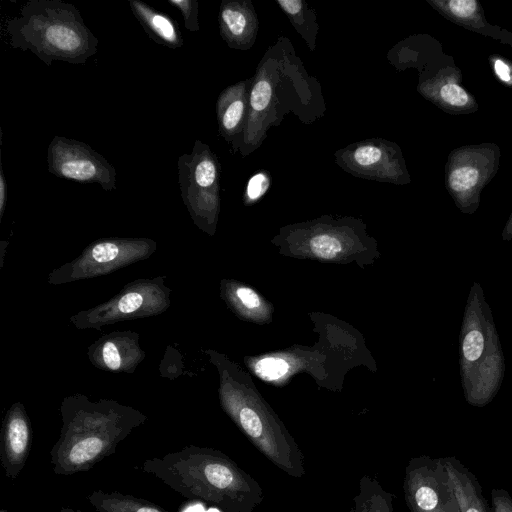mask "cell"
Segmentation results:
<instances>
[{"label":"cell","instance_id":"cell-11","mask_svg":"<svg viewBox=\"0 0 512 512\" xmlns=\"http://www.w3.org/2000/svg\"><path fill=\"white\" fill-rule=\"evenodd\" d=\"M48 171L56 177L116 189V170L100 153L82 141L54 136L47 149Z\"/></svg>","mask_w":512,"mask_h":512},{"label":"cell","instance_id":"cell-33","mask_svg":"<svg viewBox=\"0 0 512 512\" xmlns=\"http://www.w3.org/2000/svg\"><path fill=\"white\" fill-rule=\"evenodd\" d=\"M56 512H81V511L73 509V508L63 507V508H61L60 510H58Z\"/></svg>","mask_w":512,"mask_h":512},{"label":"cell","instance_id":"cell-16","mask_svg":"<svg viewBox=\"0 0 512 512\" xmlns=\"http://www.w3.org/2000/svg\"><path fill=\"white\" fill-rule=\"evenodd\" d=\"M252 79L226 87L218 96L216 116L219 134L230 144L242 135L248 115Z\"/></svg>","mask_w":512,"mask_h":512},{"label":"cell","instance_id":"cell-12","mask_svg":"<svg viewBox=\"0 0 512 512\" xmlns=\"http://www.w3.org/2000/svg\"><path fill=\"white\" fill-rule=\"evenodd\" d=\"M336 163L349 174L378 182L401 183L403 167L395 143L372 138L352 143L334 153Z\"/></svg>","mask_w":512,"mask_h":512},{"label":"cell","instance_id":"cell-5","mask_svg":"<svg viewBox=\"0 0 512 512\" xmlns=\"http://www.w3.org/2000/svg\"><path fill=\"white\" fill-rule=\"evenodd\" d=\"M459 365L466 402L479 408L489 404L501 387L505 359L490 306L477 282L470 288L464 309Z\"/></svg>","mask_w":512,"mask_h":512},{"label":"cell","instance_id":"cell-32","mask_svg":"<svg viewBox=\"0 0 512 512\" xmlns=\"http://www.w3.org/2000/svg\"><path fill=\"white\" fill-rule=\"evenodd\" d=\"M494 68L497 76L505 82H508L510 77V69L506 63L501 60H496L494 63Z\"/></svg>","mask_w":512,"mask_h":512},{"label":"cell","instance_id":"cell-21","mask_svg":"<svg viewBox=\"0 0 512 512\" xmlns=\"http://www.w3.org/2000/svg\"><path fill=\"white\" fill-rule=\"evenodd\" d=\"M392 499L375 479L363 477L350 512H393Z\"/></svg>","mask_w":512,"mask_h":512},{"label":"cell","instance_id":"cell-15","mask_svg":"<svg viewBox=\"0 0 512 512\" xmlns=\"http://www.w3.org/2000/svg\"><path fill=\"white\" fill-rule=\"evenodd\" d=\"M218 22L220 35L230 48L248 50L254 45L259 21L250 0H223Z\"/></svg>","mask_w":512,"mask_h":512},{"label":"cell","instance_id":"cell-1","mask_svg":"<svg viewBox=\"0 0 512 512\" xmlns=\"http://www.w3.org/2000/svg\"><path fill=\"white\" fill-rule=\"evenodd\" d=\"M60 413L62 425L50 464L62 476L92 469L147 420L133 407L109 399L92 401L82 394L65 397Z\"/></svg>","mask_w":512,"mask_h":512},{"label":"cell","instance_id":"cell-6","mask_svg":"<svg viewBox=\"0 0 512 512\" xmlns=\"http://www.w3.org/2000/svg\"><path fill=\"white\" fill-rule=\"evenodd\" d=\"M220 396L225 411L262 454L290 476L299 478L304 474L300 448L276 419L227 385L221 386Z\"/></svg>","mask_w":512,"mask_h":512},{"label":"cell","instance_id":"cell-31","mask_svg":"<svg viewBox=\"0 0 512 512\" xmlns=\"http://www.w3.org/2000/svg\"><path fill=\"white\" fill-rule=\"evenodd\" d=\"M7 180L4 174L2 161L0 162V219H2L5 212L7 198H8Z\"/></svg>","mask_w":512,"mask_h":512},{"label":"cell","instance_id":"cell-30","mask_svg":"<svg viewBox=\"0 0 512 512\" xmlns=\"http://www.w3.org/2000/svg\"><path fill=\"white\" fill-rule=\"evenodd\" d=\"M235 295L248 309H257L261 304L259 296L250 288L239 287L236 289Z\"/></svg>","mask_w":512,"mask_h":512},{"label":"cell","instance_id":"cell-7","mask_svg":"<svg viewBox=\"0 0 512 512\" xmlns=\"http://www.w3.org/2000/svg\"><path fill=\"white\" fill-rule=\"evenodd\" d=\"M181 197L193 222L213 232L220 207L221 166L210 147L200 140L177 162Z\"/></svg>","mask_w":512,"mask_h":512},{"label":"cell","instance_id":"cell-25","mask_svg":"<svg viewBox=\"0 0 512 512\" xmlns=\"http://www.w3.org/2000/svg\"><path fill=\"white\" fill-rule=\"evenodd\" d=\"M168 3L180 11L183 17L184 26L188 31L198 32L200 30L197 0H168Z\"/></svg>","mask_w":512,"mask_h":512},{"label":"cell","instance_id":"cell-24","mask_svg":"<svg viewBox=\"0 0 512 512\" xmlns=\"http://www.w3.org/2000/svg\"><path fill=\"white\" fill-rule=\"evenodd\" d=\"M271 184L270 173L261 170L255 173L248 180L244 191V202L253 204L257 202L268 191Z\"/></svg>","mask_w":512,"mask_h":512},{"label":"cell","instance_id":"cell-14","mask_svg":"<svg viewBox=\"0 0 512 512\" xmlns=\"http://www.w3.org/2000/svg\"><path fill=\"white\" fill-rule=\"evenodd\" d=\"M87 355L101 370L124 373H134L145 358L139 334L133 331H114L101 336L88 347Z\"/></svg>","mask_w":512,"mask_h":512},{"label":"cell","instance_id":"cell-29","mask_svg":"<svg viewBox=\"0 0 512 512\" xmlns=\"http://www.w3.org/2000/svg\"><path fill=\"white\" fill-rule=\"evenodd\" d=\"M451 12L461 18H468L474 14L477 8L475 0H452L449 2Z\"/></svg>","mask_w":512,"mask_h":512},{"label":"cell","instance_id":"cell-8","mask_svg":"<svg viewBox=\"0 0 512 512\" xmlns=\"http://www.w3.org/2000/svg\"><path fill=\"white\" fill-rule=\"evenodd\" d=\"M171 289L165 277L138 279L127 283L111 299L71 316L78 329H97L121 321L157 316L170 307Z\"/></svg>","mask_w":512,"mask_h":512},{"label":"cell","instance_id":"cell-10","mask_svg":"<svg viewBox=\"0 0 512 512\" xmlns=\"http://www.w3.org/2000/svg\"><path fill=\"white\" fill-rule=\"evenodd\" d=\"M403 487L410 512H461L443 457L412 458Z\"/></svg>","mask_w":512,"mask_h":512},{"label":"cell","instance_id":"cell-18","mask_svg":"<svg viewBox=\"0 0 512 512\" xmlns=\"http://www.w3.org/2000/svg\"><path fill=\"white\" fill-rule=\"evenodd\" d=\"M443 459L461 512H492L474 473L454 456Z\"/></svg>","mask_w":512,"mask_h":512},{"label":"cell","instance_id":"cell-27","mask_svg":"<svg viewBox=\"0 0 512 512\" xmlns=\"http://www.w3.org/2000/svg\"><path fill=\"white\" fill-rule=\"evenodd\" d=\"M441 98L448 104L463 106L468 101L467 93L456 84H446L440 90Z\"/></svg>","mask_w":512,"mask_h":512},{"label":"cell","instance_id":"cell-34","mask_svg":"<svg viewBox=\"0 0 512 512\" xmlns=\"http://www.w3.org/2000/svg\"><path fill=\"white\" fill-rule=\"evenodd\" d=\"M0 512H9V511H7L5 509H1Z\"/></svg>","mask_w":512,"mask_h":512},{"label":"cell","instance_id":"cell-20","mask_svg":"<svg viewBox=\"0 0 512 512\" xmlns=\"http://www.w3.org/2000/svg\"><path fill=\"white\" fill-rule=\"evenodd\" d=\"M276 3L288 17L291 25L306 42L310 51L316 48L318 34L317 14L303 0H277Z\"/></svg>","mask_w":512,"mask_h":512},{"label":"cell","instance_id":"cell-2","mask_svg":"<svg viewBox=\"0 0 512 512\" xmlns=\"http://www.w3.org/2000/svg\"><path fill=\"white\" fill-rule=\"evenodd\" d=\"M141 469L181 496L220 512H252L262 499L260 485L222 452L195 445L146 459Z\"/></svg>","mask_w":512,"mask_h":512},{"label":"cell","instance_id":"cell-4","mask_svg":"<svg viewBox=\"0 0 512 512\" xmlns=\"http://www.w3.org/2000/svg\"><path fill=\"white\" fill-rule=\"evenodd\" d=\"M9 43L30 50L47 66L54 60L85 64L97 53L98 39L80 11L61 0H29L6 22Z\"/></svg>","mask_w":512,"mask_h":512},{"label":"cell","instance_id":"cell-22","mask_svg":"<svg viewBox=\"0 0 512 512\" xmlns=\"http://www.w3.org/2000/svg\"><path fill=\"white\" fill-rule=\"evenodd\" d=\"M255 373L265 380H278L289 371V363L279 357H265L254 366Z\"/></svg>","mask_w":512,"mask_h":512},{"label":"cell","instance_id":"cell-17","mask_svg":"<svg viewBox=\"0 0 512 512\" xmlns=\"http://www.w3.org/2000/svg\"><path fill=\"white\" fill-rule=\"evenodd\" d=\"M130 9L146 34L154 42L171 49L184 45L178 23L169 15L155 10L140 0H129Z\"/></svg>","mask_w":512,"mask_h":512},{"label":"cell","instance_id":"cell-3","mask_svg":"<svg viewBox=\"0 0 512 512\" xmlns=\"http://www.w3.org/2000/svg\"><path fill=\"white\" fill-rule=\"evenodd\" d=\"M309 78L287 38L270 46L251 78L247 120L242 135L231 144L233 152L244 157L256 150L285 114L305 112L300 104L323 106L314 102L311 82L315 79Z\"/></svg>","mask_w":512,"mask_h":512},{"label":"cell","instance_id":"cell-28","mask_svg":"<svg viewBox=\"0 0 512 512\" xmlns=\"http://www.w3.org/2000/svg\"><path fill=\"white\" fill-rule=\"evenodd\" d=\"M492 512H512V497L502 488L491 490Z\"/></svg>","mask_w":512,"mask_h":512},{"label":"cell","instance_id":"cell-9","mask_svg":"<svg viewBox=\"0 0 512 512\" xmlns=\"http://www.w3.org/2000/svg\"><path fill=\"white\" fill-rule=\"evenodd\" d=\"M156 247L154 240L143 237L101 238L88 244L74 260L52 270L47 281L60 285L108 275L149 258Z\"/></svg>","mask_w":512,"mask_h":512},{"label":"cell","instance_id":"cell-23","mask_svg":"<svg viewBox=\"0 0 512 512\" xmlns=\"http://www.w3.org/2000/svg\"><path fill=\"white\" fill-rule=\"evenodd\" d=\"M309 245L312 253L322 259H332L342 249L340 240L330 234L313 236L310 239Z\"/></svg>","mask_w":512,"mask_h":512},{"label":"cell","instance_id":"cell-19","mask_svg":"<svg viewBox=\"0 0 512 512\" xmlns=\"http://www.w3.org/2000/svg\"><path fill=\"white\" fill-rule=\"evenodd\" d=\"M86 499L97 512H169L156 503L119 492L94 490Z\"/></svg>","mask_w":512,"mask_h":512},{"label":"cell","instance_id":"cell-26","mask_svg":"<svg viewBox=\"0 0 512 512\" xmlns=\"http://www.w3.org/2000/svg\"><path fill=\"white\" fill-rule=\"evenodd\" d=\"M479 179V172L473 167H460L455 169L450 177L449 184L456 192H465L471 189Z\"/></svg>","mask_w":512,"mask_h":512},{"label":"cell","instance_id":"cell-13","mask_svg":"<svg viewBox=\"0 0 512 512\" xmlns=\"http://www.w3.org/2000/svg\"><path fill=\"white\" fill-rule=\"evenodd\" d=\"M32 437V426L24 405L13 403L4 416L0 438V461L7 478L15 480L24 469Z\"/></svg>","mask_w":512,"mask_h":512}]
</instances>
